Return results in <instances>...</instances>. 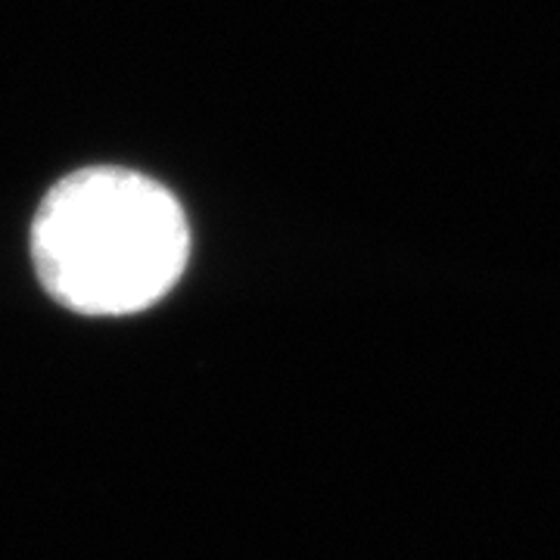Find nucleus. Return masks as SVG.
Returning a JSON list of instances; mask_svg holds the SVG:
<instances>
[{
    "mask_svg": "<svg viewBox=\"0 0 560 560\" xmlns=\"http://www.w3.org/2000/svg\"><path fill=\"white\" fill-rule=\"evenodd\" d=\"M187 215L160 180L94 165L57 180L32 221V261L54 300L91 318L143 312L178 283Z\"/></svg>",
    "mask_w": 560,
    "mask_h": 560,
    "instance_id": "nucleus-1",
    "label": "nucleus"
}]
</instances>
